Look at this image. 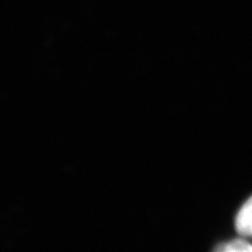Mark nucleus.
<instances>
[{
  "label": "nucleus",
  "mask_w": 252,
  "mask_h": 252,
  "mask_svg": "<svg viewBox=\"0 0 252 252\" xmlns=\"http://www.w3.org/2000/svg\"><path fill=\"white\" fill-rule=\"evenodd\" d=\"M235 228L243 236L252 235V196L248 199L239 209L235 219Z\"/></svg>",
  "instance_id": "1"
},
{
  "label": "nucleus",
  "mask_w": 252,
  "mask_h": 252,
  "mask_svg": "<svg viewBox=\"0 0 252 252\" xmlns=\"http://www.w3.org/2000/svg\"><path fill=\"white\" fill-rule=\"evenodd\" d=\"M217 251L229 252H252V245L248 243L243 239H234L228 243L219 246L217 248Z\"/></svg>",
  "instance_id": "2"
}]
</instances>
